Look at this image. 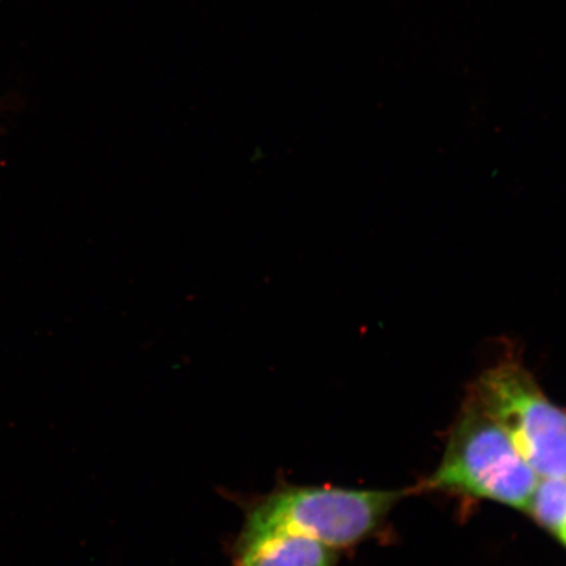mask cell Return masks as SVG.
I'll return each mask as SVG.
<instances>
[{
  "label": "cell",
  "instance_id": "3",
  "mask_svg": "<svg viewBox=\"0 0 566 566\" xmlns=\"http://www.w3.org/2000/svg\"><path fill=\"white\" fill-rule=\"evenodd\" d=\"M471 398L537 476L566 479V410L547 398L512 346L480 375Z\"/></svg>",
  "mask_w": 566,
  "mask_h": 566
},
{
  "label": "cell",
  "instance_id": "2",
  "mask_svg": "<svg viewBox=\"0 0 566 566\" xmlns=\"http://www.w3.org/2000/svg\"><path fill=\"white\" fill-rule=\"evenodd\" d=\"M539 476L475 400H467L433 475L416 491H454L526 511Z\"/></svg>",
  "mask_w": 566,
  "mask_h": 566
},
{
  "label": "cell",
  "instance_id": "6",
  "mask_svg": "<svg viewBox=\"0 0 566 566\" xmlns=\"http://www.w3.org/2000/svg\"><path fill=\"white\" fill-rule=\"evenodd\" d=\"M563 543H564V544H565V546H566V536H565V539L563 541Z\"/></svg>",
  "mask_w": 566,
  "mask_h": 566
},
{
  "label": "cell",
  "instance_id": "1",
  "mask_svg": "<svg viewBox=\"0 0 566 566\" xmlns=\"http://www.w3.org/2000/svg\"><path fill=\"white\" fill-rule=\"evenodd\" d=\"M402 492L281 485L248 505L237 542L287 533L313 537L334 549L366 539Z\"/></svg>",
  "mask_w": 566,
  "mask_h": 566
},
{
  "label": "cell",
  "instance_id": "4",
  "mask_svg": "<svg viewBox=\"0 0 566 566\" xmlns=\"http://www.w3.org/2000/svg\"><path fill=\"white\" fill-rule=\"evenodd\" d=\"M336 549L313 537L277 533L233 544L232 566H336Z\"/></svg>",
  "mask_w": 566,
  "mask_h": 566
},
{
  "label": "cell",
  "instance_id": "5",
  "mask_svg": "<svg viewBox=\"0 0 566 566\" xmlns=\"http://www.w3.org/2000/svg\"><path fill=\"white\" fill-rule=\"evenodd\" d=\"M526 512L537 525L564 541L566 536V479L542 478L537 481Z\"/></svg>",
  "mask_w": 566,
  "mask_h": 566
}]
</instances>
